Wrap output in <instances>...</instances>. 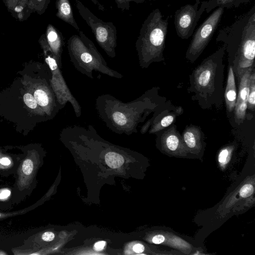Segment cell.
Segmentation results:
<instances>
[{
	"mask_svg": "<svg viewBox=\"0 0 255 255\" xmlns=\"http://www.w3.org/2000/svg\"><path fill=\"white\" fill-rule=\"evenodd\" d=\"M105 158L107 165L113 168L120 167L124 161L123 155L114 151H108L105 154Z\"/></svg>",
	"mask_w": 255,
	"mask_h": 255,
	"instance_id": "cell-19",
	"label": "cell"
},
{
	"mask_svg": "<svg viewBox=\"0 0 255 255\" xmlns=\"http://www.w3.org/2000/svg\"><path fill=\"white\" fill-rule=\"evenodd\" d=\"M50 0H28L27 9L31 15L32 13L43 14L48 8Z\"/></svg>",
	"mask_w": 255,
	"mask_h": 255,
	"instance_id": "cell-18",
	"label": "cell"
},
{
	"mask_svg": "<svg viewBox=\"0 0 255 255\" xmlns=\"http://www.w3.org/2000/svg\"><path fill=\"white\" fill-rule=\"evenodd\" d=\"M255 108V73L254 69L250 76L249 92L248 98L247 108L254 111Z\"/></svg>",
	"mask_w": 255,
	"mask_h": 255,
	"instance_id": "cell-20",
	"label": "cell"
},
{
	"mask_svg": "<svg viewBox=\"0 0 255 255\" xmlns=\"http://www.w3.org/2000/svg\"><path fill=\"white\" fill-rule=\"evenodd\" d=\"M133 250L136 253H141L144 251V247L142 244H136L133 246Z\"/></svg>",
	"mask_w": 255,
	"mask_h": 255,
	"instance_id": "cell-28",
	"label": "cell"
},
{
	"mask_svg": "<svg viewBox=\"0 0 255 255\" xmlns=\"http://www.w3.org/2000/svg\"><path fill=\"white\" fill-rule=\"evenodd\" d=\"M182 138L189 152L198 154L202 149V133L195 126H187L182 134Z\"/></svg>",
	"mask_w": 255,
	"mask_h": 255,
	"instance_id": "cell-13",
	"label": "cell"
},
{
	"mask_svg": "<svg viewBox=\"0 0 255 255\" xmlns=\"http://www.w3.org/2000/svg\"><path fill=\"white\" fill-rule=\"evenodd\" d=\"M225 99L227 110L229 112L234 110L237 97V89L233 67H230L228 72L227 83L225 92Z\"/></svg>",
	"mask_w": 255,
	"mask_h": 255,
	"instance_id": "cell-15",
	"label": "cell"
},
{
	"mask_svg": "<svg viewBox=\"0 0 255 255\" xmlns=\"http://www.w3.org/2000/svg\"></svg>",
	"mask_w": 255,
	"mask_h": 255,
	"instance_id": "cell-34",
	"label": "cell"
},
{
	"mask_svg": "<svg viewBox=\"0 0 255 255\" xmlns=\"http://www.w3.org/2000/svg\"><path fill=\"white\" fill-rule=\"evenodd\" d=\"M165 237L160 234L154 236L152 239V242L155 244H160L164 242Z\"/></svg>",
	"mask_w": 255,
	"mask_h": 255,
	"instance_id": "cell-27",
	"label": "cell"
},
{
	"mask_svg": "<svg viewBox=\"0 0 255 255\" xmlns=\"http://www.w3.org/2000/svg\"><path fill=\"white\" fill-rule=\"evenodd\" d=\"M23 101L26 106L30 109H34L37 106V104L34 96L30 93H26L24 95Z\"/></svg>",
	"mask_w": 255,
	"mask_h": 255,
	"instance_id": "cell-24",
	"label": "cell"
},
{
	"mask_svg": "<svg viewBox=\"0 0 255 255\" xmlns=\"http://www.w3.org/2000/svg\"></svg>",
	"mask_w": 255,
	"mask_h": 255,
	"instance_id": "cell-33",
	"label": "cell"
},
{
	"mask_svg": "<svg viewBox=\"0 0 255 255\" xmlns=\"http://www.w3.org/2000/svg\"><path fill=\"white\" fill-rule=\"evenodd\" d=\"M151 90L128 102H124L114 96L105 94L96 99L95 109L106 126L117 133L129 135L137 132L139 124L154 110Z\"/></svg>",
	"mask_w": 255,
	"mask_h": 255,
	"instance_id": "cell-1",
	"label": "cell"
},
{
	"mask_svg": "<svg viewBox=\"0 0 255 255\" xmlns=\"http://www.w3.org/2000/svg\"><path fill=\"white\" fill-rule=\"evenodd\" d=\"M106 243L105 241H100L97 242L94 245V249L96 251H101L104 249L105 246L106 245Z\"/></svg>",
	"mask_w": 255,
	"mask_h": 255,
	"instance_id": "cell-29",
	"label": "cell"
},
{
	"mask_svg": "<svg viewBox=\"0 0 255 255\" xmlns=\"http://www.w3.org/2000/svg\"><path fill=\"white\" fill-rule=\"evenodd\" d=\"M233 148L227 146L221 150L218 155V161L222 166L226 165L230 160Z\"/></svg>",
	"mask_w": 255,
	"mask_h": 255,
	"instance_id": "cell-21",
	"label": "cell"
},
{
	"mask_svg": "<svg viewBox=\"0 0 255 255\" xmlns=\"http://www.w3.org/2000/svg\"><path fill=\"white\" fill-rule=\"evenodd\" d=\"M54 237V234L51 232H45L42 236V240L46 242H50L52 241Z\"/></svg>",
	"mask_w": 255,
	"mask_h": 255,
	"instance_id": "cell-26",
	"label": "cell"
},
{
	"mask_svg": "<svg viewBox=\"0 0 255 255\" xmlns=\"http://www.w3.org/2000/svg\"><path fill=\"white\" fill-rule=\"evenodd\" d=\"M0 163L4 165H8L10 164V161L8 158L6 157H3L0 159Z\"/></svg>",
	"mask_w": 255,
	"mask_h": 255,
	"instance_id": "cell-32",
	"label": "cell"
},
{
	"mask_svg": "<svg viewBox=\"0 0 255 255\" xmlns=\"http://www.w3.org/2000/svg\"><path fill=\"white\" fill-rule=\"evenodd\" d=\"M224 8L217 7L194 32L186 53V58L193 62L203 52L220 23Z\"/></svg>",
	"mask_w": 255,
	"mask_h": 255,
	"instance_id": "cell-8",
	"label": "cell"
},
{
	"mask_svg": "<svg viewBox=\"0 0 255 255\" xmlns=\"http://www.w3.org/2000/svg\"><path fill=\"white\" fill-rule=\"evenodd\" d=\"M225 51L223 46L206 58L193 73V85L195 91L203 98L214 94L217 79H219L220 66Z\"/></svg>",
	"mask_w": 255,
	"mask_h": 255,
	"instance_id": "cell-7",
	"label": "cell"
},
{
	"mask_svg": "<svg viewBox=\"0 0 255 255\" xmlns=\"http://www.w3.org/2000/svg\"><path fill=\"white\" fill-rule=\"evenodd\" d=\"M39 42L44 52L45 61L52 74V86L60 110L64 108L67 103H69L73 109L76 117L79 118L82 114V108L68 88L60 68L47 43L44 33L40 36Z\"/></svg>",
	"mask_w": 255,
	"mask_h": 255,
	"instance_id": "cell-6",
	"label": "cell"
},
{
	"mask_svg": "<svg viewBox=\"0 0 255 255\" xmlns=\"http://www.w3.org/2000/svg\"><path fill=\"white\" fill-rule=\"evenodd\" d=\"M55 4L57 9L56 16L79 31V27L74 17L69 0H56Z\"/></svg>",
	"mask_w": 255,
	"mask_h": 255,
	"instance_id": "cell-16",
	"label": "cell"
},
{
	"mask_svg": "<svg viewBox=\"0 0 255 255\" xmlns=\"http://www.w3.org/2000/svg\"><path fill=\"white\" fill-rule=\"evenodd\" d=\"M254 192V186L250 183L244 184L240 189L239 193L241 197L244 198L251 196Z\"/></svg>",
	"mask_w": 255,
	"mask_h": 255,
	"instance_id": "cell-23",
	"label": "cell"
},
{
	"mask_svg": "<svg viewBox=\"0 0 255 255\" xmlns=\"http://www.w3.org/2000/svg\"><path fill=\"white\" fill-rule=\"evenodd\" d=\"M7 11L19 21L26 20L30 16L28 11V0H2Z\"/></svg>",
	"mask_w": 255,
	"mask_h": 255,
	"instance_id": "cell-14",
	"label": "cell"
},
{
	"mask_svg": "<svg viewBox=\"0 0 255 255\" xmlns=\"http://www.w3.org/2000/svg\"><path fill=\"white\" fill-rule=\"evenodd\" d=\"M70 60L76 69L91 79L96 71L112 78L122 79L123 75L110 68L94 43L83 31L74 34L67 40Z\"/></svg>",
	"mask_w": 255,
	"mask_h": 255,
	"instance_id": "cell-4",
	"label": "cell"
},
{
	"mask_svg": "<svg viewBox=\"0 0 255 255\" xmlns=\"http://www.w3.org/2000/svg\"><path fill=\"white\" fill-rule=\"evenodd\" d=\"M253 69L254 68L249 69L239 78V92L234 109L235 118L238 121H243L245 118L249 92L250 76Z\"/></svg>",
	"mask_w": 255,
	"mask_h": 255,
	"instance_id": "cell-11",
	"label": "cell"
},
{
	"mask_svg": "<svg viewBox=\"0 0 255 255\" xmlns=\"http://www.w3.org/2000/svg\"><path fill=\"white\" fill-rule=\"evenodd\" d=\"M10 194V191L8 190H4L0 193V199H5L8 197Z\"/></svg>",
	"mask_w": 255,
	"mask_h": 255,
	"instance_id": "cell-30",
	"label": "cell"
},
{
	"mask_svg": "<svg viewBox=\"0 0 255 255\" xmlns=\"http://www.w3.org/2000/svg\"><path fill=\"white\" fill-rule=\"evenodd\" d=\"M47 43L60 68H62V54L64 42L62 34L54 25L49 24L45 33Z\"/></svg>",
	"mask_w": 255,
	"mask_h": 255,
	"instance_id": "cell-12",
	"label": "cell"
},
{
	"mask_svg": "<svg viewBox=\"0 0 255 255\" xmlns=\"http://www.w3.org/2000/svg\"><path fill=\"white\" fill-rule=\"evenodd\" d=\"M92 1V2L95 4L96 5L97 7L99 9L101 10H103V11H104L105 10V7H104V6L101 4L98 1V0H91Z\"/></svg>",
	"mask_w": 255,
	"mask_h": 255,
	"instance_id": "cell-31",
	"label": "cell"
},
{
	"mask_svg": "<svg viewBox=\"0 0 255 255\" xmlns=\"http://www.w3.org/2000/svg\"><path fill=\"white\" fill-rule=\"evenodd\" d=\"M168 26V18H164L158 8L153 10L144 20L135 42L139 64L142 68L164 59Z\"/></svg>",
	"mask_w": 255,
	"mask_h": 255,
	"instance_id": "cell-3",
	"label": "cell"
},
{
	"mask_svg": "<svg viewBox=\"0 0 255 255\" xmlns=\"http://www.w3.org/2000/svg\"><path fill=\"white\" fill-rule=\"evenodd\" d=\"M76 7L93 33L96 40L108 56H116L117 30L112 22H105L94 15L79 0H75Z\"/></svg>",
	"mask_w": 255,
	"mask_h": 255,
	"instance_id": "cell-5",
	"label": "cell"
},
{
	"mask_svg": "<svg viewBox=\"0 0 255 255\" xmlns=\"http://www.w3.org/2000/svg\"><path fill=\"white\" fill-rule=\"evenodd\" d=\"M160 143L162 150L171 155L183 157L189 152L175 125L161 133Z\"/></svg>",
	"mask_w": 255,
	"mask_h": 255,
	"instance_id": "cell-10",
	"label": "cell"
},
{
	"mask_svg": "<svg viewBox=\"0 0 255 255\" xmlns=\"http://www.w3.org/2000/svg\"><path fill=\"white\" fill-rule=\"evenodd\" d=\"M116 3L119 8L122 10H129L130 3L131 2L136 4H140L144 2L145 0H114Z\"/></svg>",
	"mask_w": 255,
	"mask_h": 255,
	"instance_id": "cell-22",
	"label": "cell"
},
{
	"mask_svg": "<svg viewBox=\"0 0 255 255\" xmlns=\"http://www.w3.org/2000/svg\"><path fill=\"white\" fill-rule=\"evenodd\" d=\"M207 7V0H195L193 4H186L176 10L174 25L176 33L182 39H187L194 32L197 23Z\"/></svg>",
	"mask_w": 255,
	"mask_h": 255,
	"instance_id": "cell-9",
	"label": "cell"
},
{
	"mask_svg": "<svg viewBox=\"0 0 255 255\" xmlns=\"http://www.w3.org/2000/svg\"><path fill=\"white\" fill-rule=\"evenodd\" d=\"M216 40L223 43L239 78L246 71L254 68L255 5L238 16L230 25L222 27L218 32Z\"/></svg>",
	"mask_w": 255,
	"mask_h": 255,
	"instance_id": "cell-2",
	"label": "cell"
},
{
	"mask_svg": "<svg viewBox=\"0 0 255 255\" xmlns=\"http://www.w3.org/2000/svg\"><path fill=\"white\" fill-rule=\"evenodd\" d=\"M33 162L29 159L25 160L22 164V170L23 173L28 175L30 174L33 170Z\"/></svg>",
	"mask_w": 255,
	"mask_h": 255,
	"instance_id": "cell-25",
	"label": "cell"
},
{
	"mask_svg": "<svg viewBox=\"0 0 255 255\" xmlns=\"http://www.w3.org/2000/svg\"><path fill=\"white\" fill-rule=\"evenodd\" d=\"M251 0H208L205 11L210 12L217 7L228 9L237 8L241 4L248 3Z\"/></svg>",
	"mask_w": 255,
	"mask_h": 255,
	"instance_id": "cell-17",
	"label": "cell"
}]
</instances>
